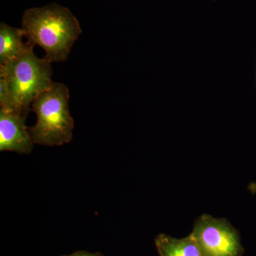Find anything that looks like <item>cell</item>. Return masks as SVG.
<instances>
[{
	"mask_svg": "<svg viewBox=\"0 0 256 256\" xmlns=\"http://www.w3.org/2000/svg\"><path fill=\"white\" fill-rule=\"evenodd\" d=\"M154 244L160 256H204L191 234L182 238L159 234Z\"/></svg>",
	"mask_w": 256,
	"mask_h": 256,
	"instance_id": "6",
	"label": "cell"
},
{
	"mask_svg": "<svg viewBox=\"0 0 256 256\" xmlns=\"http://www.w3.org/2000/svg\"><path fill=\"white\" fill-rule=\"evenodd\" d=\"M34 46L0 65V109L28 116L32 102L52 87V63L34 53Z\"/></svg>",
	"mask_w": 256,
	"mask_h": 256,
	"instance_id": "1",
	"label": "cell"
},
{
	"mask_svg": "<svg viewBox=\"0 0 256 256\" xmlns=\"http://www.w3.org/2000/svg\"><path fill=\"white\" fill-rule=\"evenodd\" d=\"M28 116L0 109V151L28 154L34 143L26 121Z\"/></svg>",
	"mask_w": 256,
	"mask_h": 256,
	"instance_id": "5",
	"label": "cell"
},
{
	"mask_svg": "<svg viewBox=\"0 0 256 256\" xmlns=\"http://www.w3.org/2000/svg\"><path fill=\"white\" fill-rule=\"evenodd\" d=\"M192 236L204 256H242L240 235L226 218L202 215L194 225Z\"/></svg>",
	"mask_w": 256,
	"mask_h": 256,
	"instance_id": "4",
	"label": "cell"
},
{
	"mask_svg": "<svg viewBox=\"0 0 256 256\" xmlns=\"http://www.w3.org/2000/svg\"><path fill=\"white\" fill-rule=\"evenodd\" d=\"M62 256H104L99 252H85V250H80V252H74L70 255H64Z\"/></svg>",
	"mask_w": 256,
	"mask_h": 256,
	"instance_id": "8",
	"label": "cell"
},
{
	"mask_svg": "<svg viewBox=\"0 0 256 256\" xmlns=\"http://www.w3.org/2000/svg\"><path fill=\"white\" fill-rule=\"evenodd\" d=\"M70 92L62 82L52 87L32 102L31 110L36 116V124L28 128L34 144L60 146L72 140L74 118L69 110Z\"/></svg>",
	"mask_w": 256,
	"mask_h": 256,
	"instance_id": "3",
	"label": "cell"
},
{
	"mask_svg": "<svg viewBox=\"0 0 256 256\" xmlns=\"http://www.w3.org/2000/svg\"><path fill=\"white\" fill-rule=\"evenodd\" d=\"M22 28H13L4 22L0 24V65L8 63L22 54L30 46L23 42Z\"/></svg>",
	"mask_w": 256,
	"mask_h": 256,
	"instance_id": "7",
	"label": "cell"
},
{
	"mask_svg": "<svg viewBox=\"0 0 256 256\" xmlns=\"http://www.w3.org/2000/svg\"><path fill=\"white\" fill-rule=\"evenodd\" d=\"M22 28L28 43L43 48L45 58L50 63L66 62L82 34L73 13L57 4L26 10L22 18Z\"/></svg>",
	"mask_w": 256,
	"mask_h": 256,
	"instance_id": "2",
	"label": "cell"
}]
</instances>
